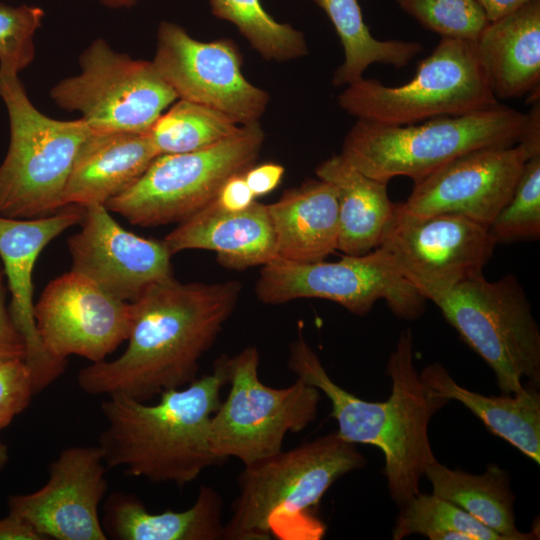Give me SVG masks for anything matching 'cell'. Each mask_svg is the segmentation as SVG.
<instances>
[{"label": "cell", "mask_w": 540, "mask_h": 540, "mask_svg": "<svg viewBox=\"0 0 540 540\" xmlns=\"http://www.w3.org/2000/svg\"><path fill=\"white\" fill-rule=\"evenodd\" d=\"M240 291L238 281L180 283L172 278L152 285L131 302L126 350L114 360L82 368L78 386L90 395L118 393L147 402L188 385L235 310Z\"/></svg>", "instance_id": "6da1fadb"}, {"label": "cell", "mask_w": 540, "mask_h": 540, "mask_svg": "<svg viewBox=\"0 0 540 540\" xmlns=\"http://www.w3.org/2000/svg\"><path fill=\"white\" fill-rule=\"evenodd\" d=\"M290 370L316 387L330 401L338 433L354 444H368L384 454V475L390 497L399 507L420 493L425 468L436 458L428 425L448 401L429 394L413 362V336L409 328L400 333L388 359L386 374L391 394L384 402L361 399L336 384L299 329L290 345Z\"/></svg>", "instance_id": "7a4b0ae2"}, {"label": "cell", "mask_w": 540, "mask_h": 540, "mask_svg": "<svg viewBox=\"0 0 540 540\" xmlns=\"http://www.w3.org/2000/svg\"><path fill=\"white\" fill-rule=\"evenodd\" d=\"M226 356L212 373L186 387L163 391L156 404L124 394L106 395V427L98 440L107 468L155 483L184 486L222 463L210 450L209 428L227 384Z\"/></svg>", "instance_id": "3957f363"}, {"label": "cell", "mask_w": 540, "mask_h": 540, "mask_svg": "<svg viewBox=\"0 0 540 540\" xmlns=\"http://www.w3.org/2000/svg\"><path fill=\"white\" fill-rule=\"evenodd\" d=\"M365 464L357 445L336 431L244 466L223 539H322V497L337 479Z\"/></svg>", "instance_id": "277c9868"}, {"label": "cell", "mask_w": 540, "mask_h": 540, "mask_svg": "<svg viewBox=\"0 0 540 540\" xmlns=\"http://www.w3.org/2000/svg\"><path fill=\"white\" fill-rule=\"evenodd\" d=\"M525 120L526 113L499 102L402 126L358 119L341 155L373 179L388 183L405 176L415 183L470 151L517 144Z\"/></svg>", "instance_id": "5b68a950"}, {"label": "cell", "mask_w": 540, "mask_h": 540, "mask_svg": "<svg viewBox=\"0 0 540 540\" xmlns=\"http://www.w3.org/2000/svg\"><path fill=\"white\" fill-rule=\"evenodd\" d=\"M0 98L10 141L0 164V215L51 216L65 207L64 191L79 147L92 132L82 119L62 121L41 113L17 74L0 70Z\"/></svg>", "instance_id": "8992f818"}, {"label": "cell", "mask_w": 540, "mask_h": 540, "mask_svg": "<svg viewBox=\"0 0 540 540\" xmlns=\"http://www.w3.org/2000/svg\"><path fill=\"white\" fill-rule=\"evenodd\" d=\"M430 301L489 365L502 393L522 391L524 379L539 389L540 330L514 275L491 282L479 274Z\"/></svg>", "instance_id": "52a82bcc"}, {"label": "cell", "mask_w": 540, "mask_h": 540, "mask_svg": "<svg viewBox=\"0 0 540 540\" xmlns=\"http://www.w3.org/2000/svg\"><path fill=\"white\" fill-rule=\"evenodd\" d=\"M264 142L258 122L203 149L157 156L142 176L105 206L129 223H181L212 202L231 176L253 166Z\"/></svg>", "instance_id": "ba28073f"}, {"label": "cell", "mask_w": 540, "mask_h": 540, "mask_svg": "<svg viewBox=\"0 0 540 540\" xmlns=\"http://www.w3.org/2000/svg\"><path fill=\"white\" fill-rule=\"evenodd\" d=\"M339 106L359 120L409 125L498 103L478 61L474 42L441 38L412 79L386 86L361 78L339 94Z\"/></svg>", "instance_id": "9c48e42d"}, {"label": "cell", "mask_w": 540, "mask_h": 540, "mask_svg": "<svg viewBox=\"0 0 540 540\" xmlns=\"http://www.w3.org/2000/svg\"><path fill=\"white\" fill-rule=\"evenodd\" d=\"M225 362L230 390L209 428L216 458L234 457L244 466L256 463L280 452L288 433H299L316 419L321 392L300 378L285 388L265 385L259 379L255 346Z\"/></svg>", "instance_id": "30bf717a"}, {"label": "cell", "mask_w": 540, "mask_h": 540, "mask_svg": "<svg viewBox=\"0 0 540 540\" xmlns=\"http://www.w3.org/2000/svg\"><path fill=\"white\" fill-rule=\"evenodd\" d=\"M260 302L269 305L300 298L335 302L356 315L367 314L383 299L399 318L415 320L426 299L402 276L381 246L334 262H296L276 257L263 265L255 284Z\"/></svg>", "instance_id": "8fae6325"}, {"label": "cell", "mask_w": 540, "mask_h": 540, "mask_svg": "<svg viewBox=\"0 0 540 540\" xmlns=\"http://www.w3.org/2000/svg\"><path fill=\"white\" fill-rule=\"evenodd\" d=\"M81 71L50 90L52 100L79 112L92 132L146 133L178 97L152 61L133 59L94 40L80 55Z\"/></svg>", "instance_id": "7c38bea8"}, {"label": "cell", "mask_w": 540, "mask_h": 540, "mask_svg": "<svg viewBox=\"0 0 540 540\" xmlns=\"http://www.w3.org/2000/svg\"><path fill=\"white\" fill-rule=\"evenodd\" d=\"M495 240L488 227L458 214L412 215L396 204L381 243L402 276L426 300L482 274Z\"/></svg>", "instance_id": "4fadbf2b"}, {"label": "cell", "mask_w": 540, "mask_h": 540, "mask_svg": "<svg viewBox=\"0 0 540 540\" xmlns=\"http://www.w3.org/2000/svg\"><path fill=\"white\" fill-rule=\"evenodd\" d=\"M152 63L179 99L219 110L240 125L258 122L268 105V93L244 77L241 54L230 40L198 41L163 21Z\"/></svg>", "instance_id": "5bb4252c"}, {"label": "cell", "mask_w": 540, "mask_h": 540, "mask_svg": "<svg viewBox=\"0 0 540 540\" xmlns=\"http://www.w3.org/2000/svg\"><path fill=\"white\" fill-rule=\"evenodd\" d=\"M131 316V302L72 270L50 281L34 304L45 350L65 361L70 355L92 363L105 360L127 340Z\"/></svg>", "instance_id": "9a60e30c"}, {"label": "cell", "mask_w": 540, "mask_h": 540, "mask_svg": "<svg viewBox=\"0 0 540 540\" xmlns=\"http://www.w3.org/2000/svg\"><path fill=\"white\" fill-rule=\"evenodd\" d=\"M106 468L98 445L65 448L40 489L9 497V513L45 540H107L99 517L108 489Z\"/></svg>", "instance_id": "2e32d148"}, {"label": "cell", "mask_w": 540, "mask_h": 540, "mask_svg": "<svg viewBox=\"0 0 540 540\" xmlns=\"http://www.w3.org/2000/svg\"><path fill=\"white\" fill-rule=\"evenodd\" d=\"M83 208L81 228L67 240L72 271L126 302L137 300L152 285L174 278L173 255L163 240L127 231L105 205Z\"/></svg>", "instance_id": "e0dca14e"}, {"label": "cell", "mask_w": 540, "mask_h": 540, "mask_svg": "<svg viewBox=\"0 0 540 540\" xmlns=\"http://www.w3.org/2000/svg\"><path fill=\"white\" fill-rule=\"evenodd\" d=\"M526 160L519 144L470 151L415 182L398 205L412 215L458 214L489 227L511 198Z\"/></svg>", "instance_id": "ac0fdd59"}, {"label": "cell", "mask_w": 540, "mask_h": 540, "mask_svg": "<svg viewBox=\"0 0 540 540\" xmlns=\"http://www.w3.org/2000/svg\"><path fill=\"white\" fill-rule=\"evenodd\" d=\"M83 206L67 205L57 213L36 219H12L0 215V258L11 293L9 312L26 348L34 394L41 392L64 372L67 361L44 348L34 317L32 272L40 252L66 229L80 224Z\"/></svg>", "instance_id": "d6986e66"}, {"label": "cell", "mask_w": 540, "mask_h": 540, "mask_svg": "<svg viewBox=\"0 0 540 540\" xmlns=\"http://www.w3.org/2000/svg\"><path fill=\"white\" fill-rule=\"evenodd\" d=\"M172 255L189 249L214 251L225 268L243 270L277 257L273 226L265 204L230 212L214 200L179 223L164 239Z\"/></svg>", "instance_id": "ffe728a7"}, {"label": "cell", "mask_w": 540, "mask_h": 540, "mask_svg": "<svg viewBox=\"0 0 540 540\" xmlns=\"http://www.w3.org/2000/svg\"><path fill=\"white\" fill-rule=\"evenodd\" d=\"M489 88L498 99L539 101L540 0L488 22L474 42Z\"/></svg>", "instance_id": "44dd1931"}, {"label": "cell", "mask_w": 540, "mask_h": 540, "mask_svg": "<svg viewBox=\"0 0 540 540\" xmlns=\"http://www.w3.org/2000/svg\"><path fill=\"white\" fill-rule=\"evenodd\" d=\"M157 156L148 132H91L74 159L65 206L105 205L134 184Z\"/></svg>", "instance_id": "7402d4cb"}, {"label": "cell", "mask_w": 540, "mask_h": 540, "mask_svg": "<svg viewBox=\"0 0 540 540\" xmlns=\"http://www.w3.org/2000/svg\"><path fill=\"white\" fill-rule=\"evenodd\" d=\"M266 206L275 234L277 257L317 262L337 250L338 195L329 182L319 178L306 181Z\"/></svg>", "instance_id": "603a6c76"}, {"label": "cell", "mask_w": 540, "mask_h": 540, "mask_svg": "<svg viewBox=\"0 0 540 540\" xmlns=\"http://www.w3.org/2000/svg\"><path fill=\"white\" fill-rule=\"evenodd\" d=\"M222 498L201 486L193 505L183 511L149 512L135 495L114 492L104 503L103 529L116 540L223 539Z\"/></svg>", "instance_id": "cb8c5ba5"}, {"label": "cell", "mask_w": 540, "mask_h": 540, "mask_svg": "<svg viewBox=\"0 0 540 540\" xmlns=\"http://www.w3.org/2000/svg\"><path fill=\"white\" fill-rule=\"evenodd\" d=\"M316 175L337 191V250L345 255H363L378 248L396 208L387 193L388 183L363 174L341 154L320 163Z\"/></svg>", "instance_id": "d4e9b609"}, {"label": "cell", "mask_w": 540, "mask_h": 540, "mask_svg": "<svg viewBox=\"0 0 540 540\" xmlns=\"http://www.w3.org/2000/svg\"><path fill=\"white\" fill-rule=\"evenodd\" d=\"M419 376L430 395L462 403L491 433L540 463V393L537 388L528 385L515 394L484 396L457 384L437 362L426 366Z\"/></svg>", "instance_id": "484cf974"}, {"label": "cell", "mask_w": 540, "mask_h": 540, "mask_svg": "<svg viewBox=\"0 0 540 540\" xmlns=\"http://www.w3.org/2000/svg\"><path fill=\"white\" fill-rule=\"evenodd\" d=\"M424 476L433 494L456 504L504 540L538 538V533L517 529L509 475L499 466L489 464L484 473L475 475L450 469L436 459L426 466Z\"/></svg>", "instance_id": "4316f807"}, {"label": "cell", "mask_w": 540, "mask_h": 540, "mask_svg": "<svg viewBox=\"0 0 540 540\" xmlns=\"http://www.w3.org/2000/svg\"><path fill=\"white\" fill-rule=\"evenodd\" d=\"M332 22L344 50V61L333 76L335 86L361 78L374 63L404 68L423 47L416 41L379 40L365 24L357 0H315Z\"/></svg>", "instance_id": "83f0119b"}, {"label": "cell", "mask_w": 540, "mask_h": 540, "mask_svg": "<svg viewBox=\"0 0 540 540\" xmlns=\"http://www.w3.org/2000/svg\"><path fill=\"white\" fill-rule=\"evenodd\" d=\"M240 124L205 105L180 99L148 131L159 155L193 152L233 134Z\"/></svg>", "instance_id": "f1b7e54d"}, {"label": "cell", "mask_w": 540, "mask_h": 540, "mask_svg": "<svg viewBox=\"0 0 540 540\" xmlns=\"http://www.w3.org/2000/svg\"><path fill=\"white\" fill-rule=\"evenodd\" d=\"M413 534L430 540H504L456 504L421 492L400 507L392 539Z\"/></svg>", "instance_id": "f546056e"}, {"label": "cell", "mask_w": 540, "mask_h": 540, "mask_svg": "<svg viewBox=\"0 0 540 540\" xmlns=\"http://www.w3.org/2000/svg\"><path fill=\"white\" fill-rule=\"evenodd\" d=\"M212 13L232 22L266 60L288 61L304 56V35L289 24L278 23L260 0H209Z\"/></svg>", "instance_id": "4dcf8cb0"}, {"label": "cell", "mask_w": 540, "mask_h": 540, "mask_svg": "<svg viewBox=\"0 0 540 540\" xmlns=\"http://www.w3.org/2000/svg\"><path fill=\"white\" fill-rule=\"evenodd\" d=\"M496 243L540 237V156L526 160L511 198L488 227Z\"/></svg>", "instance_id": "1f68e13d"}, {"label": "cell", "mask_w": 540, "mask_h": 540, "mask_svg": "<svg viewBox=\"0 0 540 540\" xmlns=\"http://www.w3.org/2000/svg\"><path fill=\"white\" fill-rule=\"evenodd\" d=\"M422 27L441 36L475 42L488 24L476 0H396Z\"/></svg>", "instance_id": "d6a6232c"}, {"label": "cell", "mask_w": 540, "mask_h": 540, "mask_svg": "<svg viewBox=\"0 0 540 540\" xmlns=\"http://www.w3.org/2000/svg\"><path fill=\"white\" fill-rule=\"evenodd\" d=\"M44 11L38 6L0 3V70L19 75L34 60L33 37Z\"/></svg>", "instance_id": "836d02e7"}, {"label": "cell", "mask_w": 540, "mask_h": 540, "mask_svg": "<svg viewBox=\"0 0 540 540\" xmlns=\"http://www.w3.org/2000/svg\"><path fill=\"white\" fill-rule=\"evenodd\" d=\"M34 395L32 377L22 359L0 363V431L30 403Z\"/></svg>", "instance_id": "e575fe53"}, {"label": "cell", "mask_w": 540, "mask_h": 540, "mask_svg": "<svg viewBox=\"0 0 540 540\" xmlns=\"http://www.w3.org/2000/svg\"><path fill=\"white\" fill-rule=\"evenodd\" d=\"M0 274V363L15 359L25 360L24 340L16 328L9 309L6 307L7 287Z\"/></svg>", "instance_id": "d590c367"}, {"label": "cell", "mask_w": 540, "mask_h": 540, "mask_svg": "<svg viewBox=\"0 0 540 540\" xmlns=\"http://www.w3.org/2000/svg\"><path fill=\"white\" fill-rule=\"evenodd\" d=\"M244 173L229 177L220 187L214 202L222 209L238 212L255 202V195L247 185Z\"/></svg>", "instance_id": "8d00e7d4"}, {"label": "cell", "mask_w": 540, "mask_h": 540, "mask_svg": "<svg viewBox=\"0 0 540 540\" xmlns=\"http://www.w3.org/2000/svg\"><path fill=\"white\" fill-rule=\"evenodd\" d=\"M285 169L277 163H263L251 166L244 172V178L255 197L272 192L281 182Z\"/></svg>", "instance_id": "74e56055"}, {"label": "cell", "mask_w": 540, "mask_h": 540, "mask_svg": "<svg viewBox=\"0 0 540 540\" xmlns=\"http://www.w3.org/2000/svg\"><path fill=\"white\" fill-rule=\"evenodd\" d=\"M526 153L527 159L540 156V101L533 103L526 113V120L518 143Z\"/></svg>", "instance_id": "f35d334b"}, {"label": "cell", "mask_w": 540, "mask_h": 540, "mask_svg": "<svg viewBox=\"0 0 540 540\" xmlns=\"http://www.w3.org/2000/svg\"><path fill=\"white\" fill-rule=\"evenodd\" d=\"M0 540H45L26 521L15 514L0 519Z\"/></svg>", "instance_id": "ab89813d"}, {"label": "cell", "mask_w": 540, "mask_h": 540, "mask_svg": "<svg viewBox=\"0 0 540 540\" xmlns=\"http://www.w3.org/2000/svg\"><path fill=\"white\" fill-rule=\"evenodd\" d=\"M488 22L496 21L517 10L530 0H476Z\"/></svg>", "instance_id": "60d3db41"}, {"label": "cell", "mask_w": 540, "mask_h": 540, "mask_svg": "<svg viewBox=\"0 0 540 540\" xmlns=\"http://www.w3.org/2000/svg\"><path fill=\"white\" fill-rule=\"evenodd\" d=\"M139 0H101V2L112 9L129 8L135 5Z\"/></svg>", "instance_id": "b9f144b4"}, {"label": "cell", "mask_w": 540, "mask_h": 540, "mask_svg": "<svg viewBox=\"0 0 540 540\" xmlns=\"http://www.w3.org/2000/svg\"><path fill=\"white\" fill-rule=\"evenodd\" d=\"M8 461V449L7 446L0 440V472L4 468Z\"/></svg>", "instance_id": "7bdbcfd3"}, {"label": "cell", "mask_w": 540, "mask_h": 540, "mask_svg": "<svg viewBox=\"0 0 540 540\" xmlns=\"http://www.w3.org/2000/svg\"><path fill=\"white\" fill-rule=\"evenodd\" d=\"M3 271H0V274L2 273Z\"/></svg>", "instance_id": "ee69618b"}]
</instances>
